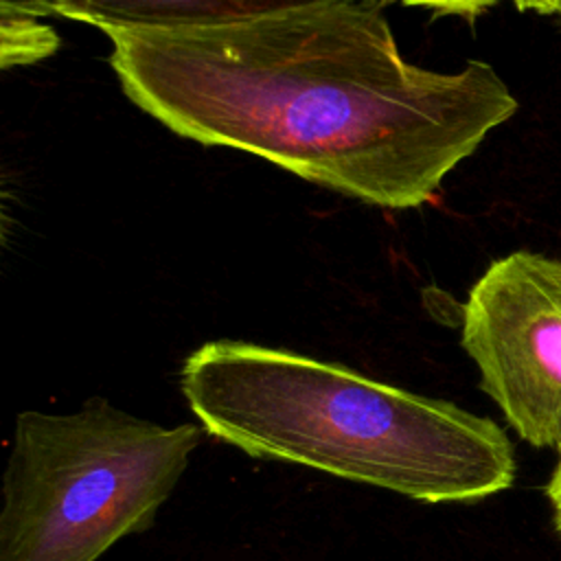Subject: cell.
Returning <instances> with one entry per match:
<instances>
[{
	"label": "cell",
	"mask_w": 561,
	"mask_h": 561,
	"mask_svg": "<svg viewBox=\"0 0 561 561\" xmlns=\"http://www.w3.org/2000/svg\"><path fill=\"white\" fill-rule=\"evenodd\" d=\"M99 31L127 99L178 136L392 210L432 202L517 112L484 61L438 72L405 59L373 0Z\"/></svg>",
	"instance_id": "cell-1"
},
{
	"label": "cell",
	"mask_w": 561,
	"mask_h": 561,
	"mask_svg": "<svg viewBox=\"0 0 561 561\" xmlns=\"http://www.w3.org/2000/svg\"><path fill=\"white\" fill-rule=\"evenodd\" d=\"M180 388L206 434L252 458L430 504L482 500L515 480L513 445L491 419L335 362L215 340L184 359Z\"/></svg>",
	"instance_id": "cell-2"
},
{
	"label": "cell",
	"mask_w": 561,
	"mask_h": 561,
	"mask_svg": "<svg viewBox=\"0 0 561 561\" xmlns=\"http://www.w3.org/2000/svg\"><path fill=\"white\" fill-rule=\"evenodd\" d=\"M202 434L101 397L68 414L20 412L2 473L0 561H99L149 530Z\"/></svg>",
	"instance_id": "cell-3"
},
{
	"label": "cell",
	"mask_w": 561,
	"mask_h": 561,
	"mask_svg": "<svg viewBox=\"0 0 561 561\" xmlns=\"http://www.w3.org/2000/svg\"><path fill=\"white\" fill-rule=\"evenodd\" d=\"M462 348L480 388L535 447L561 445V261L511 252L462 305Z\"/></svg>",
	"instance_id": "cell-4"
},
{
	"label": "cell",
	"mask_w": 561,
	"mask_h": 561,
	"mask_svg": "<svg viewBox=\"0 0 561 561\" xmlns=\"http://www.w3.org/2000/svg\"><path fill=\"white\" fill-rule=\"evenodd\" d=\"M35 13H57L96 28L178 26L239 20L305 0H20Z\"/></svg>",
	"instance_id": "cell-5"
},
{
	"label": "cell",
	"mask_w": 561,
	"mask_h": 561,
	"mask_svg": "<svg viewBox=\"0 0 561 561\" xmlns=\"http://www.w3.org/2000/svg\"><path fill=\"white\" fill-rule=\"evenodd\" d=\"M33 9L20 0H2V66L31 64L57 48V35L37 22Z\"/></svg>",
	"instance_id": "cell-6"
},
{
	"label": "cell",
	"mask_w": 561,
	"mask_h": 561,
	"mask_svg": "<svg viewBox=\"0 0 561 561\" xmlns=\"http://www.w3.org/2000/svg\"><path fill=\"white\" fill-rule=\"evenodd\" d=\"M390 2H403L408 7H421L430 9L438 15H460V18H476L491 9L497 0H390ZM519 11H535L541 15L557 13L559 0H511Z\"/></svg>",
	"instance_id": "cell-7"
},
{
	"label": "cell",
	"mask_w": 561,
	"mask_h": 561,
	"mask_svg": "<svg viewBox=\"0 0 561 561\" xmlns=\"http://www.w3.org/2000/svg\"><path fill=\"white\" fill-rule=\"evenodd\" d=\"M546 495L552 504V513H554V528L561 535V445H559V460L557 467L546 484Z\"/></svg>",
	"instance_id": "cell-8"
},
{
	"label": "cell",
	"mask_w": 561,
	"mask_h": 561,
	"mask_svg": "<svg viewBox=\"0 0 561 561\" xmlns=\"http://www.w3.org/2000/svg\"><path fill=\"white\" fill-rule=\"evenodd\" d=\"M554 15H559V22H561V0H559V4H557V13Z\"/></svg>",
	"instance_id": "cell-9"
}]
</instances>
